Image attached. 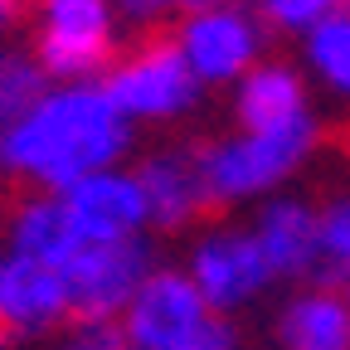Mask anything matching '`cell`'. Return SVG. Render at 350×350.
<instances>
[{
	"label": "cell",
	"instance_id": "obj_21",
	"mask_svg": "<svg viewBox=\"0 0 350 350\" xmlns=\"http://www.w3.org/2000/svg\"><path fill=\"white\" fill-rule=\"evenodd\" d=\"M229 345H234V331H229V321L209 312V317L195 326V336H190V340H180L175 350H229Z\"/></svg>",
	"mask_w": 350,
	"mask_h": 350
},
{
	"label": "cell",
	"instance_id": "obj_22",
	"mask_svg": "<svg viewBox=\"0 0 350 350\" xmlns=\"http://www.w3.org/2000/svg\"><path fill=\"white\" fill-rule=\"evenodd\" d=\"M73 350H126V340H122V331L117 326H93Z\"/></svg>",
	"mask_w": 350,
	"mask_h": 350
},
{
	"label": "cell",
	"instance_id": "obj_1",
	"mask_svg": "<svg viewBox=\"0 0 350 350\" xmlns=\"http://www.w3.org/2000/svg\"><path fill=\"white\" fill-rule=\"evenodd\" d=\"M126 142L131 126L103 93V83H68L54 88L29 117L0 131V170L64 195L88 175L112 170Z\"/></svg>",
	"mask_w": 350,
	"mask_h": 350
},
{
	"label": "cell",
	"instance_id": "obj_19",
	"mask_svg": "<svg viewBox=\"0 0 350 350\" xmlns=\"http://www.w3.org/2000/svg\"><path fill=\"white\" fill-rule=\"evenodd\" d=\"M262 20H273V29H312L340 10H350V0H258Z\"/></svg>",
	"mask_w": 350,
	"mask_h": 350
},
{
	"label": "cell",
	"instance_id": "obj_24",
	"mask_svg": "<svg viewBox=\"0 0 350 350\" xmlns=\"http://www.w3.org/2000/svg\"><path fill=\"white\" fill-rule=\"evenodd\" d=\"M336 142H340V151H345V156H350V126H345V131H340V137H336Z\"/></svg>",
	"mask_w": 350,
	"mask_h": 350
},
{
	"label": "cell",
	"instance_id": "obj_12",
	"mask_svg": "<svg viewBox=\"0 0 350 350\" xmlns=\"http://www.w3.org/2000/svg\"><path fill=\"white\" fill-rule=\"evenodd\" d=\"M253 239L268 258L273 278H301L321 262V209H312L306 200H273L262 204Z\"/></svg>",
	"mask_w": 350,
	"mask_h": 350
},
{
	"label": "cell",
	"instance_id": "obj_11",
	"mask_svg": "<svg viewBox=\"0 0 350 350\" xmlns=\"http://www.w3.org/2000/svg\"><path fill=\"white\" fill-rule=\"evenodd\" d=\"M0 321L10 336H39L68 321V287L59 268H44L34 258H0Z\"/></svg>",
	"mask_w": 350,
	"mask_h": 350
},
{
	"label": "cell",
	"instance_id": "obj_13",
	"mask_svg": "<svg viewBox=\"0 0 350 350\" xmlns=\"http://www.w3.org/2000/svg\"><path fill=\"white\" fill-rule=\"evenodd\" d=\"M5 234H10V248L20 258H34V262L59 268V273H64V262L83 248V239H78V229H73V219H68L59 195L20 200L15 214H10V224H5Z\"/></svg>",
	"mask_w": 350,
	"mask_h": 350
},
{
	"label": "cell",
	"instance_id": "obj_14",
	"mask_svg": "<svg viewBox=\"0 0 350 350\" xmlns=\"http://www.w3.org/2000/svg\"><path fill=\"white\" fill-rule=\"evenodd\" d=\"M239 126L243 131H278L306 117V83L292 64H258L239 83Z\"/></svg>",
	"mask_w": 350,
	"mask_h": 350
},
{
	"label": "cell",
	"instance_id": "obj_5",
	"mask_svg": "<svg viewBox=\"0 0 350 350\" xmlns=\"http://www.w3.org/2000/svg\"><path fill=\"white\" fill-rule=\"evenodd\" d=\"M34 59L49 78H93L112 68V0H39Z\"/></svg>",
	"mask_w": 350,
	"mask_h": 350
},
{
	"label": "cell",
	"instance_id": "obj_3",
	"mask_svg": "<svg viewBox=\"0 0 350 350\" xmlns=\"http://www.w3.org/2000/svg\"><path fill=\"white\" fill-rule=\"evenodd\" d=\"M103 93L117 103V112L131 117H180L195 98H200V78L190 73L180 44H175L170 25L165 29H146V39L131 54L112 59Z\"/></svg>",
	"mask_w": 350,
	"mask_h": 350
},
{
	"label": "cell",
	"instance_id": "obj_25",
	"mask_svg": "<svg viewBox=\"0 0 350 350\" xmlns=\"http://www.w3.org/2000/svg\"><path fill=\"white\" fill-rule=\"evenodd\" d=\"M10 340H15V336L5 331V321H0V345H10Z\"/></svg>",
	"mask_w": 350,
	"mask_h": 350
},
{
	"label": "cell",
	"instance_id": "obj_23",
	"mask_svg": "<svg viewBox=\"0 0 350 350\" xmlns=\"http://www.w3.org/2000/svg\"><path fill=\"white\" fill-rule=\"evenodd\" d=\"M29 10V0H0V25H10V20H20Z\"/></svg>",
	"mask_w": 350,
	"mask_h": 350
},
{
	"label": "cell",
	"instance_id": "obj_10",
	"mask_svg": "<svg viewBox=\"0 0 350 350\" xmlns=\"http://www.w3.org/2000/svg\"><path fill=\"white\" fill-rule=\"evenodd\" d=\"M137 180L146 190V214L156 219V229H185L195 219H214L204 175H200V156L195 146H165L156 156L142 161Z\"/></svg>",
	"mask_w": 350,
	"mask_h": 350
},
{
	"label": "cell",
	"instance_id": "obj_7",
	"mask_svg": "<svg viewBox=\"0 0 350 350\" xmlns=\"http://www.w3.org/2000/svg\"><path fill=\"white\" fill-rule=\"evenodd\" d=\"M204 317H209V301L200 297L195 278L175 268H156L122 312V340L126 350H175L180 340L195 336Z\"/></svg>",
	"mask_w": 350,
	"mask_h": 350
},
{
	"label": "cell",
	"instance_id": "obj_6",
	"mask_svg": "<svg viewBox=\"0 0 350 350\" xmlns=\"http://www.w3.org/2000/svg\"><path fill=\"white\" fill-rule=\"evenodd\" d=\"M170 34H175V44H180V54L200 83H234V78H248L258 68L262 25L239 5L200 10V15L180 20Z\"/></svg>",
	"mask_w": 350,
	"mask_h": 350
},
{
	"label": "cell",
	"instance_id": "obj_8",
	"mask_svg": "<svg viewBox=\"0 0 350 350\" xmlns=\"http://www.w3.org/2000/svg\"><path fill=\"white\" fill-rule=\"evenodd\" d=\"M64 209L73 219V229L83 243H122V239H137V229L146 224V190L137 175L126 170H98L88 180L68 185L64 195Z\"/></svg>",
	"mask_w": 350,
	"mask_h": 350
},
{
	"label": "cell",
	"instance_id": "obj_4",
	"mask_svg": "<svg viewBox=\"0 0 350 350\" xmlns=\"http://www.w3.org/2000/svg\"><path fill=\"white\" fill-rule=\"evenodd\" d=\"M151 278V248L142 239L122 243H83L64 262V287H68V321L83 331L112 326L117 312H126L137 287Z\"/></svg>",
	"mask_w": 350,
	"mask_h": 350
},
{
	"label": "cell",
	"instance_id": "obj_20",
	"mask_svg": "<svg viewBox=\"0 0 350 350\" xmlns=\"http://www.w3.org/2000/svg\"><path fill=\"white\" fill-rule=\"evenodd\" d=\"M122 5V15L126 20H137V25H146V29H165V20H190V15H200V10H219V5H229V0H117Z\"/></svg>",
	"mask_w": 350,
	"mask_h": 350
},
{
	"label": "cell",
	"instance_id": "obj_15",
	"mask_svg": "<svg viewBox=\"0 0 350 350\" xmlns=\"http://www.w3.org/2000/svg\"><path fill=\"white\" fill-rule=\"evenodd\" d=\"M282 350H350V297L336 287H312L287 301L278 321Z\"/></svg>",
	"mask_w": 350,
	"mask_h": 350
},
{
	"label": "cell",
	"instance_id": "obj_9",
	"mask_svg": "<svg viewBox=\"0 0 350 350\" xmlns=\"http://www.w3.org/2000/svg\"><path fill=\"white\" fill-rule=\"evenodd\" d=\"M195 287L209 301V312H229V306H243L253 292H262V282L273 278L268 258H262L253 234L239 229H219L195 248Z\"/></svg>",
	"mask_w": 350,
	"mask_h": 350
},
{
	"label": "cell",
	"instance_id": "obj_18",
	"mask_svg": "<svg viewBox=\"0 0 350 350\" xmlns=\"http://www.w3.org/2000/svg\"><path fill=\"white\" fill-rule=\"evenodd\" d=\"M321 262L331 282H350V200L321 209Z\"/></svg>",
	"mask_w": 350,
	"mask_h": 350
},
{
	"label": "cell",
	"instance_id": "obj_17",
	"mask_svg": "<svg viewBox=\"0 0 350 350\" xmlns=\"http://www.w3.org/2000/svg\"><path fill=\"white\" fill-rule=\"evenodd\" d=\"M306 64L336 98L350 103V10L306 29Z\"/></svg>",
	"mask_w": 350,
	"mask_h": 350
},
{
	"label": "cell",
	"instance_id": "obj_16",
	"mask_svg": "<svg viewBox=\"0 0 350 350\" xmlns=\"http://www.w3.org/2000/svg\"><path fill=\"white\" fill-rule=\"evenodd\" d=\"M44 98H49V73L39 68V59L25 49H0V131L29 117Z\"/></svg>",
	"mask_w": 350,
	"mask_h": 350
},
{
	"label": "cell",
	"instance_id": "obj_2",
	"mask_svg": "<svg viewBox=\"0 0 350 350\" xmlns=\"http://www.w3.org/2000/svg\"><path fill=\"white\" fill-rule=\"evenodd\" d=\"M317 142H321V126L312 117H301V122L278 126V131H243V137H219V142L195 146L214 214L234 200L262 195L278 180H287Z\"/></svg>",
	"mask_w": 350,
	"mask_h": 350
}]
</instances>
